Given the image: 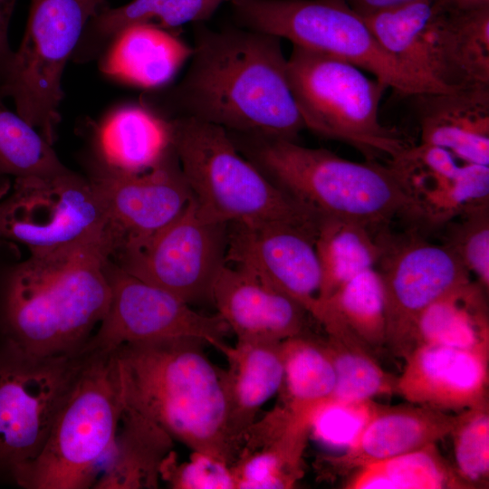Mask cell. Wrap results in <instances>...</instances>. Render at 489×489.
<instances>
[{
	"mask_svg": "<svg viewBox=\"0 0 489 489\" xmlns=\"http://www.w3.org/2000/svg\"><path fill=\"white\" fill-rule=\"evenodd\" d=\"M360 15H367L417 0H345Z\"/></svg>",
	"mask_w": 489,
	"mask_h": 489,
	"instance_id": "obj_40",
	"label": "cell"
},
{
	"mask_svg": "<svg viewBox=\"0 0 489 489\" xmlns=\"http://www.w3.org/2000/svg\"><path fill=\"white\" fill-rule=\"evenodd\" d=\"M17 0H0V88L2 87L14 51L8 40V28Z\"/></svg>",
	"mask_w": 489,
	"mask_h": 489,
	"instance_id": "obj_39",
	"label": "cell"
},
{
	"mask_svg": "<svg viewBox=\"0 0 489 489\" xmlns=\"http://www.w3.org/2000/svg\"><path fill=\"white\" fill-rule=\"evenodd\" d=\"M381 246L377 264L382 278L387 318V343L406 356L419 314L471 274L446 244H435L414 235L376 236ZM376 265V267H377Z\"/></svg>",
	"mask_w": 489,
	"mask_h": 489,
	"instance_id": "obj_14",
	"label": "cell"
},
{
	"mask_svg": "<svg viewBox=\"0 0 489 489\" xmlns=\"http://www.w3.org/2000/svg\"><path fill=\"white\" fill-rule=\"evenodd\" d=\"M238 149L278 187L320 217L381 230L396 217L418 222L413 199L388 165L357 162L297 141L228 132Z\"/></svg>",
	"mask_w": 489,
	"mask_h": 489,
	"instance_id": "obj_4",
	"label": "cell"
},
{
	"mask_svg": "<svg viewBox=\"0 0 489 489\" xmlns=\"http://www.w3.org/2000/svg\"><path fill=\"white\" fill-rule=\"evenodd\" d=\"M192 55V46L175 32L150 25L120 31L97 60L110 80L151 91L165 88Z\"/></svg>",
	"mask_w": 489,
	"mask_h": 489,
	"instance_id": "obj_22",
	"label": "cell"
},
{
	"mask_svg": "<svg viewBox=\"0 0 489 489\" xmlns=\"http://www.w3.org/2000/svg\"><path fill=\"white\" fill-rule=\"evenodd\" d=\"M485 290L478 282L470 280L427 306L415 321L408 353L421 344L488 353Z\"/></svg>",
	"mask_w": 489,
	"mask_h": 489,
	"instance_id": "obj_26",
	"label": "cell"
},
{
	"mask_svg": "<svg viewBox=\"0 0 489 489\" xmlns=\"http://www.w3.org/2000/svg\"><path fill=\"white\" fill-rule=\"evenodd\" d=\"M445 11H464L489 5V0H434Z\"/></svg>",
	"mask_w": 489,
	"mask_h": 489,
	"instance_id": "obj_41",
	"label": "cell"
},
{
	"mask_svg": "<svg viewBox=\"0 0 489 489\" xmlns=\"http://www.w3.org/2000/svg\"><path fill=\"white\" fill-rule=\"evenodd\" d=\"M0 91V177L51 175L68 168L40 132L10 110Z\"/></svg>",
	"mask_w": 489,
	"mask_h": 489,
	"instance_id": "obj_32",
	"label": "cell"
},
{
	"mask_svg": "<svg viewBox=\"0 0 489 489\" xmlns=\"http://www.w3.org/2000/svg\"><path fill=\"white\" fill-rule=\"evenodd\" d=\"M110 287L109 309L86 348L110 351L126 343L192 337L220 350L231 332L216 313L207 315L172 293L145 283L117 266L106 265Z\"/></svg>",
	"mask_w": 489,
	"mask_h": 489,
	"instance_id": "obj_13",
	"label": "cell"
},
{
	"mask_svg": "<svg viewBox=\"0 0 489 489\" xmlns=\"http://www.w3.org/2000/svg\"><path fill=\"white\" fill-rule=\"evenodd\" d=\"M314 244L321 272V302L357 274L376 268L381 254L369 227L337 217L320 218Z\"/></svg>",
	"mask_w": 489,
	"mask_h": 489,
	"instance_id": "obj_30",
	"label": "cell"
},
{
	"mask_svg": "<svg viewBox=\"0 0 489 489\" xmlns=\"http://www.w3.org/2000/svg\"><path fill=\"white\" fill-rule=\"evenodd\" d=\"M349 489L466 488L436 444L366 465L347 484Z\"/></svg>",
	"mask_w": 489,
	"mask_h": 489,
	"instance_id": "obj_31",
	"label": "cell"
},
{
	"mask_svg": "<svg viewBox=\"0 0 489 489\" xmlns=\"http://www.w3.org/2000/svg\"><path fill=\"white\" fill-rule=\"evenodd\" d=\"M224 370L228 434L237 451L261 408L280 391L283 381L282 342L237 340L220 350Z\"/></svg>",
	"mask_w": 489,
	"mask_h": 489,
	"instance_id": "obj_24",
	"label": "cell"
},
{
	"mask_svg": "<svg viewBox=\"0 0 489 489\" xmlns=\"http://www.w3.org/2000/svg\"><path fill=\"white\" fill-rule=\"evenodd\" d=\"M113 448L92 488H158L160 467L173 451V438L161 427L123 408Z\"/></svg>",
	"mask_w": 489,
	"mask_h": 489,
	"instance_id": "obj_28",
	"label": "cell"
},
{
	"mask_svg": "<svg viewBox=\"0 0 489 489\" xmlns=\"http://www.w3.org/2000/svg\"><path fill=\"white\" fill-rule=\"evenodd\" d=\"M446 13L461 89L489 86V5Z\"/></svg>",
	"mask_w": 489,
	"mask_h": 489,
	"instance_id": "obj_34",
	"label": "cell"
},
{
	"mask_svg": "<svg viewBox=\"0 0 489 489\" xmlns=\"http://www.w3.org/2000/svg\"><path fill=\"white\" fill-rule=\"evenodd\" d=\"M230 4L241 27L350 62L400 96L432 92L398 64L345 0H232Z\"/></svg>",
	"mask_w": 489,
	"mask_h": 489,
	"instance_id": "obj_8",
	"label": "cell"
},
{
	"mask_svg": "<svg viewBox=\"0 0 489 489\" xmlns=\"http://www.w3.org/2000/svg\"><path fill=\"white\" fill-rule=\"evenodd\" d=\"M384 50L431 91L461 89L454 66L446 11L417 0L361 15Z\"/></svg>",
	"mask_w": 489,
	"mask_h": 489,
	"instance_id": "obj_17",
	"label": "cell"
},
{
	"mask_svg": "<svg viewBox=\"0 0 489 489\" xmlns=\"http://www.w3.org/2000/svg\"><path fill=\"white\" fill-rule=\"evenodd\" d=\"M84 162L86 176L99 190L106 207L111 255L163 228L192 197L174 148L157 166L139 174L111 171Z\"/></svg>",
	"mask_w": 489,
	"mask_h": 489,
	"instance_id": "obj_15",
	"label": "cell"
},
{
	"mask_svg": "<svg viewBox=\"0 0 489 489\" xmlns=\"http://www.w3.org/2000/svg\"><path fill=\"white\" fill-rule=\"evenodd\" d=\"M108 234L0 266V339L51 357L82 351L110 302Z\"/></svg>",
	"mask_w": 489,
	"mask_h": 489,
	"instance_id": "obj_2",
	"label": "cell"
},
{
	"mask_svg": "<svg viewBox=\"0 0 489 489\" xmlns=\"http://www.w3.org/2000/svg\"><path fill=\"white\" fill-rule=\"evenodd\" d=\"M90 350V349H89ZM37 457L16 475L24 489L93 487L113 448L123 411L114 350H90Z\"/></svg>",
	"mask_w": 489,
	"mask_h": 489,
	"instance_id": "obj_6",
	"label": "cell"
},
{
	"mask_svg": "<svg viewBox=\"0 0 489 489\" xmlns=\"http://www.w3.org/2000/svg\"><path fill=\"white\" fill-rule=\"evenodd\" d=\"M379 407L372 399L327 401L314 413L309 431L323 446L346 451L359 438Z\"/></svg>",
	"mask_w": 489,
	"mask_h": 489,
	"instance_id": "obj_37",
	"label": "cell"
},
{
	"mask_svg": "<svg viewBox=\"0 0 489 489\" xmlns=\"http://www.w3.org/2000/svg\"><path fill=\"white\" fill-rule=\"evenodd\" d=\"M315 320L329 338L369 350L387 343L385 291L379 271L368 269L339 287L321 302Z\"/></svg>",
	"mask_w": 489,
	"mask_h": 489,
	"instance_id": "obj_27",
	"label": "cell"
},
{
	"mask_svg": "<svg viewBox=\"0 0 489 489\" xmlns=\"http://www.w3.org/2000/svg\"><path fill=\"white\" fill-rule=\"evenodd\" d=\"M232 0H131L117 6L103 5L88 22L72 57L76 63L97 61L123 29L150 25L175 32L187 24L204 23Z\"/></svg>",
	"mask_w": 489,
	"mask_h": 489,
	"instance_id": "obj_25",
	"label": "cell"
},
{
	"mask_svg": "<svg viewBox=\"0 0 489 489\" xmlns=\"http://www.w3.org/2000/svg\"><path fill=\"white\" fill-rule=\"evenodd\" d=\"M103 5L105 0H31L23 39L0 91L52 145L62 119L65 67Z\"/></svg>",
	"mask_w": 489,
	"mask_h": 489,
	"instance_id": "obj_9",
	"label": "cell"
},
{
	"mask_svg": "<svg viewBox=\"0 0 489 489\" xmlns=\"http://www.w3.org/2000/svg\"><path fill=\"white\" fill-rule=\"evenodd\" d=\"M160 478L172 488H235L229 465L198 453L178 465L171 451L161 465Z\"/></svg>",
	"mask_w": 489,
	"mask_h": 489,
	"instance_id": "obj_38",
	"label": "cell"
},
{
	"mask_svg": "<svg viewBox=\"0 0 489 489\" xmlns=\"http://www.w3.org/2000/svg\"><path fill=\"white\" fill-rule=\"evenodd\" d=\"M344 60L293 45L287 58L289 83L305 129L346 143L366 160L390 159L411 145L383 125L379 105L388 89Z\"/></svg>",
	"mask_w": 489,
	"mask_h": 489,
	"instance_id": "obj_7",
	"label": "cell"
},
{
	"mask_svg": "<svg viewBox=\"0 0 489 489\" xmlns=\"http://www.w3.org/2000/svg\"><path fill=\"white\" fill-rule=\"evenodd\" d=\"M283 408L297 430L309 433L316 410L331 397L335 369L325 342L304 334L282 341Z\"/></svg>",
	"mask_w": 489,
	"mask_h": 489,
	"instance_id": "obj_29",
	"label": "cell"
},
{
	"mask_svg": "<svg viewBox=\"0 0 489 489\" xmlns=\"http://www.w3.org/2000/svg\"><path fill=\"white\" fill-rule=\"evenodd\" d=\"M447 244L482 286H489L488 204L473 207L446 224Z\"/></svg>",
	"mask_w": 489,
	"mask_h": 489,
	"instance_id": "obj_36",
	"label": "cell"
},
{
	"mask_svg": "<svg viewBox=\"0 0 489 489\" xmlns=\"http://www.w3.org/2000/svg\"><path fill=\"white\" fill-rule=\"evenodd\" d=\"M14 179L10 193L0 197V242L39 254L106 234L104 202L86 175L68 168Z\"/></svg>",
	"mask_w": 489,
	"mask_h": 489,
	"instance_id": "obj_11",
	"label": "cell"
},
{
	"mask_svg": "<svg viewBox=\"0 0 489 489\" xmlns=\"http://www.w3.org/2000/svg\"><path fill=\"white\" fill-rule=\"evenodd\" d=\"M10 181L8 177H0V197L9 190Z\"/></svg>",
	"mask_w": 489,
	"mask_h": 489,
	"instance_id": "obj_42",
	"label": "cell"
},
{
	"mask_svg": "<svg viewBox=\"0 0 489 489\" xmlns=\"http://www.w3.org/2000/svg\"><path fill=\"white\" fill-rule=\"evenodd\" d=\"M315 235L289 223L229 224L225 263L289 296L315 319L321 289Z\"/></svg>",
	"mask_w": 489,
	"mask_h": 489,
	"instance_id": "obj_16",
	"label": "cell"
},
{
	"mask_svg": "<svg viewBox=\"0 0 489 489\" xmlns=\"http://www.w3.org/2000/svg\"><path fill=\"white\" fill-rule=\"evenodd\" d=\"M192 196L229 224L289 223L317 232L320 216L251 162L222 127L190 117L167 119Z\"/></svg>",
	"mask_w": 489,
	"mask_h": 489,
	"instance_id": "obj_5",
	"label": "cell"
},
{
	"mask_svg": "<svg viewBox=\"0 0 489 489\" xmlns=\"http://www.w3.org/2000/svg\"><path fill=\"white\" fill-rule=\"evenodd\" d=\"M453 438L454 469L466 488L484 487L489 477L488 404L462 410L455 416Z\"/></svg>",
	"mask_w": 489,
	"mask_h": 489,
	"instance_id": "obj_35",
	"label": "cell"
},
{
	"mask_svg": "<svg viewBox=\"0 0 489 489\" xmlns=\"http://www.w3.org/2000/svg\"><path fill=\"white\" fill-rule=\"evenodd\" d=\"M228 225L192 197L167 225L110 258L130 275L190 304L211 302L214 282L225 264Z\"/></svg>",
	"mask_w": 489,
	"mask_h": 489,
	"instance_id": "obj_12",
	"label": "cell"
},
{
	"mask_svg": "<svg viewBox=\"0 0 489 489\" xmlns=\"http://www.w3.org/2000/svg\"><path fill=\"white\" fill-rule=\"evenodd\" d=\"M336 383L328 401L356 402L396 392L397 377L385 371L363 346L332 338L325 341Z\"/></svg>",
	"mask_w": 489,
	"mask_h": 489,
	"instance_id": "obj_33",
	"label": "cell"
},
{
	"mask_svg": "<svg viewBox=\"0 0 489 489\" xmlns=\"http://www.w3.org/2000/svg\"><path fill=\"white\" fill-rule=\"evenodd\" d=\"M455 416L409 403L379 405L356 442L334 463L345 468L366 465L422 449L449 436Z\"/></svg>",
	"mask_w": 489,
	"mask_h": 489,
	"instance_id": "obj_23",
	"label": "cell"
},
{
	"mask_svg": "<svg viewBox=\"0 0 489 489\" xmlns=\"http://www.w3.org/2000/svg\"><path fill=\"white\" fill-rule=\"evenodd\" d=\"M211 303L242 341L282 342L304 334L309 315L289 296L226 263L214 282Z\"/></svg>",
	"mask_w": 489,
	"mask_h": 489,
	"instance_id": "obj_19",
	"label": "cell"
},
{
	"mask_svg": "<svg viewBox=\"0 0 489 489\" xmlns=\"http://www.w3.org/2000/svg\"><path fill=\"white\" fill-rule=\"evenodd\" d=\"M411 97L421 142L445 149L465 164L489 166V86Z\"/></svg>",
	"mask_w": 489,
	"mask_h": 489,
	"instance_id": "obj_21",
	"label": "cell"
},
{
	"mask_svg": "<svg viewBox=\"0 0 489 489\" xmlns=\"http://www.w3.org/2000/svg\"><path fill=\"white\" fill-rule=\"evenodd\" d=\"M90 136L84 160L120 173L146 172L173 149L168 120L140 100L112 108Z\"/></svg>",
	"mask_w": 489,
	"mask_h": 489,
	"instance_id": "obj_20",
	"label": "cell"
},
{
	"mask_svg": "<svg viewBox=\"0 0 489 489\" xmlns=\"http://www.w3.org/2000/svg\"><path fill=\"white\" fill-rule=\"evenodd\" d=\"M192 337L131 342L114 350L123 408L152 421L194 453L230 465L224 370Z\"/></svg>",
	"mask_w": 489,
	"mask_h": 489,
	"instance_id": "obj_3",
	"label": "cell"
},
{
	"mask_svg": "<svg viewBox=\"0 0 489 489\" xmlns=\"http://www.w3.org/2000/svg\"><path fill=\"white\" fill-rule=\"evenodd\" d=\"M396 392L408 402L442 411L488 404V353L421 344L406 356Z\"/></svg>",
	"mask_w": 489,
	"mask_h": 489,
	"instance_id": "obj_18",
	"label": "cell"
},
{
	"mask_svg": "<svg viewBox=\"0 0 489 489\" xmlns=\"http://www.w3.org/2000/svg\"><path fill=\"white\" fill-rule=\"evenodd\" d=\"M90 353L38 357L0 339V482L40 454Z\"/></svg>",
	"mask_w": 489,
	"mask_h": 489,
	"instance_id": "obj_10",
	"label": "cell"
},
{
	"mask_svg": "<svg viewBox=\"0 0 489 489\" xmlns=\"http://www.w3.org/2000/svg\"><path fill=\"white\" fill-rule=\"evenodd\" d=\"M182 79L140 101L165 119L190 117L228 132L297 141L305 125L289 83L282 39L245 27L194 24Z\"/></svg>",
	"mask_w": 489,
	"mask_h": 489,
	"instance_id": "obj_1",
	"label": "cell"
}]
</instances>
